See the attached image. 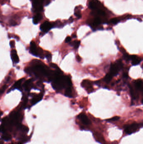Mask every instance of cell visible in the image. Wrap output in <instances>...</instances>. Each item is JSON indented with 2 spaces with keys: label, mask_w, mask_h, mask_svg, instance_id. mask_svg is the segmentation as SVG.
<instances>
[{
  "label": "cell",
  "mask_w": 143,
  "mask_h": 144,
  "mask_svg": "<svg viewBox=\"0 0 143 144\" xmlns=\"http://www.w3.org/2000/svg\"><path fill=\"white\" fill-rule=\"evenodd\" d=\"M63 74H59L53 80L52 84L53 89L59 91L64 88L72 87V83L70 78L66 76H63Z\"/></svg>",
  "instance_id": "1"
},
{
  "label": "cell",
  "mask_w": 143,
  "mask_h": 144,
  "mask_svg": "<svg viewBox=\"0 0 143 144\" xmlns=\"http://www.w3.org/2000/svg\"><path fill=\"white\" fill-rule=\"evenodd\" d=\"M143 127V122L141 123H134L133 124L125 126V131L128 134H131L138 131Z\"/></svg>",
  "instance_id": "2"
},
{
  "label": "cell",
  "mask_w": 143,
  "mask_h": 144,
  "mask_svg": "<svg viewBox=\"0 0 143 144\" xmlns=\"http://www.w3.org/2000/svg\"><path fill=\"white\" fill-rule=\"evenodd\" d=\"M123 63L121 60H118L116 62L111 64L109 73L113 77L117 75L120 71L123 68Z\"/></svg>",
  "instance_id": "3"
},
{
  "label": "cell",
  "mask_w": 143,
  "mask_h": 144,
  "mask_svg": "<svg viewBox=\"0 0 143 144\" xmlns=\"http://www.w3.org/2000/svg\"><path fill=\"white\" fill-rule=\"evenodd\" d=\"M30 53L36 57H39L41 58H44L42 49L41 48H37L35 43L33 41L30 43Z\"/></svg>",
  "instance_id": "4"
},
{
  "label": "cell",
  "mask_w": 143,
  "mask_h": 144,
  "mask_svg": "<svg viewBox=\"0 0 143 144\" xmlns=\"http://www.w3.org/2000/svg\"><path fill=\"white\" fill-rule=\"evenodd\" d=\"M53 28V24L48 21H45L41 25L40 29L44 33H47Z\"/></svg>",
  "instance_id": "5"
},
{
  "label": "cell",
  "mask_w": 143,
  "mask_h": 144,
  "mask_svg": "<svg viewBox=\"0 0 143 144\" xmlns=\"http://www.w3.org/2000/svg\"><path fill=\"white\" fill-rule=\"evenodd\" d=\"M101 5L98 0H91L89 4V7L92 10H97Z\"/></svg>",
  "instance_id": "6"
},
{
  "label": "cell",
  "mask_w": 143,
  "mask_h": 144,
  "mask_svg": "<svg viewBox=\"0 0 143 144\" xmlns=\"http://www.w3.org/2000/svg\"><path fill=\"white\" fill-rule=\"evenodd\" d=\"M81 86L82 87L85 89L88 92H92V83L90 81L88 80H84L82 81L81 83Z\"/></svg>",
  "instance_id": "7"
},
{
  "label": "cell",
  "mask_w": 143,
  "mask_h": 144,
  "mask_svg": "<svg viewBox=\"0 0 143 144\" xmlns=\"http://www.w3.org/2000/svg\"><path fill=\"white\" fill-rule=\"evenodd\" d=\"M78 117L81 120L83 124L85 125H88L91 124L90 120L89 119L86 115L84 113H81L79 115Z\"/></svg>",
  "instance_id": "8"
},
{
  "label": "cell",
  "mask_w": 143,
  "mask_h": 144,
  "mask_svg": "<svg viewBox=\"0 0 143 144\" xmlns=\"http://www.w3.org/2000/svg\"><path fill=\"white\" fill-rule=\"evenodd\" d=\"M42 1L41 0H35V1L33 2V7L36 11H41L42 10V6L41 4V2Z\"/></svg>",
  "instance_id": "9"
},
{
  "label": "cell",
  "mask_w": 143,
  "mask_h": 144,
  "mask_svg": "<svg viewBox=\"0 0 143 144\" xmlns=\"http://www.w3.org/2000/svg\"><path fill=\"white\" fill-rule=\"evenodd\" d=\"M32 82L33 80L32 79L28 80L25 82V83L23 84V87L25 90L29 91L31 89V88H33Z\"/></svg>",
  "instance_id": "10"
},
{
  "label": "cell",
  "mask_w": 143,
  "mask_h": 144,
  "mask_svg": "<svg viewBox=\"0 0 143 144\" xmlns=\"http://www.w3.org/2000/svg\"><path fill=\"white\" fill-rule=\"evenodd\" d=\"M130 60H132V65H137L139 64L141 59L139 57L135 55L130 56Z\"/></svg>",
  "instance_id": "11"
},
{
  "label": "cell",
  "mask_w": 143,
  "mask_h": 144,
  "mask_svg": "<svg viewBox=\"0 0 143 144\" xmlns=\"http://www.w3.org/2000/svg\"><path fill=\"white\" fill-rule=\"evenodd\" d=\"M24 78H22V79H21L18 80V81H17L14 83V84L13 85V87L8 91V93H9L11 90L14 89H20L21 87V84H22L23 81H24Z\"/></svg>",
  "instance_id": "12"
},
{
  "label": "cell",
  "mask_w": 143,
  "mask_h": 144,
  "mask_svg": "<svg viewBox=\"0 0 143 144\" xmlns=\"http://www.w3.org/2000/svg\"><path fill=\"white\" fill-rule=\"evenodd\" d=\"M11 58L13 62L15 63H18L19 59L17 54V51L15 50H12L11 52Z\"/></svg>",
  "instance_id": "13"
},
{
  "label": "cell",
  "mask_w": 143,
  "mask_h": 144,
  "mask_svg": "<svg viewBox=\"0 0 143 144\" xmlns=\"http://www.w3.org/2000/svg\"><path fill=\"white\" fill-rule=\"evenodd\" d=\"M135 85L138 90L141 91L143 92V81L141 80L138 79L136 81Z\"/></svg>",
  "instance_id": "14"
},
{
  "label": "cell",
  "mask_w": 143,
  "mask_h": 144,
  "mask_svg": "<svg viewBox=\"0 0 143 144\" xmlns=\"http://www.w3.org/2000/svg\"><path fill=\"white\" fill-rule=\"evenodd\" d=\"M43 98V94H41L39 95L35 96L34 98H32L31 100V102L32 105H34L37 102H40V100H42Z\"/></svg>",
  "instance_id": "15"
},
{
  "label": "cell",
  "mask_w": 143,
  "mask_h": 144,
  "mask_svg": "<svg viewBox=\"0 0 143 144\" xmlns=\"http://www.w3.org/2000/svg\"><path fill=\"white\" fill-rule=\"evenodd\" d=\"M42 18V15L38 13L35 15V17H33V23L35 24H38L39 22L40 21Z\"/></svg>",
  "instance_id": "16"
},
{
  "label": "cell",
  "mask_w": 143,
  "mask_h": 144,
  "mask_svg": "<svg viewBox=\"0 0 143 144\" xmlns=\"http://www.w3.org/2000/svg\"><path fill=\"white\" fill-rule=\"evenodd\" d=\"M130 93L131 95L132 96V98L134 100H136L139 97L138 94L137 92L134 90V89L131 87H130Z\"/></svg>",
  "instance_id": "17"
},
{
  "label": "cell",
  "mask_w": 143,
  "mask_h": 144,
  "mask_svg": "<svg viewBox=\"0 0 143 144\" xmlns=\"http://www.w3.org/2000/svg\"><path fill=\"white\" fill-rule=\"evenodd\" d=\"M65 95L68 97H72V87H68L67 89H66L65 93Z\"/></svg>",
  "instance_id": "18"
},
{
  "label": "cell",
  "mask_w": 143,
  "mask_h": 144,
  "mask_svg": "<svg viewBox=\"0 0 143 144\" xmlns=\"http://www.w3.org/2000/svg\"><path fill=\"white\" fill-rule=\"evenodd\" d=\"M112 78H113V77L109 73H108L105 76V78H104V81L105 82H106L107 83H108L111 81Z\"/></svg>",
  "instance_id": "19"
},
{
  "label": "cell",
  "mask_w": 143,
  "mask_h": 144,
  "mask_svg": "<svg viewBox=\"0 0 143 144\" xmlns=\"http://www.w3.org/2000/svg\"><path fill=\"white\" fill-rule=\"evenodd\" d=\"M70 44L72 46H73V47L75 48V49H77L78 48H79V46H80V41H74L73 42L71 43Z\"/></svg>",
  "instance_id": "20"
},
{
  "label": "cell",
  "mask_w": 143,
  "mask_h": 144,
  "mask_svg": "<svg viewBox=\"0 0 143 144\" xmlns=\"http://www.w3.org/2000/svg\"><path fill=\"white\" fill-rule=\"evenodd\" d=\"M101 20L98 17H96L94 19L93 22V25L94 26H98L99 24H101Z\"/></svg>",
  "instance_id": "21"
},
{
  "label": "cell",
  "mask_w": 143,
  "mask_h": 144,
  "mask_svg": "<svg viewBox=\"0 0 143 144\" xmlns=\"http://www.w3.org/2000/svg\"><path fill=\"white\" fill-rule=\"evenodd\" d=\"M2 138H3L4 140L7 141L10 140L11 139V135L9 134L5 133L3 134Z\"/></svg>",
  "instance_id": "22"
},
{
  "label": "cell",
  "mask_w": 143,
  "mask_h": 144,
  "mask_svg": "<svg viewBox=\"0 0 143 144\" xmlns=\"http://www.w3.org/2000/svg\"><path fill=\"white\" fill-rule=\"evenodd\" d=\"M76 8H77V9H76V8L75 9V11H74V14L78 18H81V11H80V10L78 9V8H77V7Z\"/></svg>",
  "instance_id": "23"
},
{
  "label": "cell",
  "mask_w": 143,
  "mask_h": 144,
  "mask_svg": "<svg viewBox=\"0 0 143 144\" xmlns=\"http://www.w3.org/2000/svg\"><path fill=\"white\" fill-rule=\"evenodd\" d=\"M97 14L98 15L100 16H105V11L100 9H97Z\"/></svg>",
  "instance_id": "24"
},
{
  "label": "cell",
  "mask_w": 143,
  "mask_h": 144,
  "mask_svg": "<svg viewBox=\"0 0 143 144\" xmlns=\"http://www.w3.org/2000/svg\"><path fill=\"white\" fill-rule=\"evenodd\" d=\"M123 58L126 61H129V60H130V56L128 54L126 53H125V52L123 54Z\"/></svg>",
  "instance_id": "25"
},
{
  "label": "cell",
  "mask_w": 143,
  "mask_h": 144,
  "mask_svg": "<svg viewBox=\"0 0 143 144\" xmlns=\"http://www.w3.org/2000/svg\"><path fill=\"white\" fill-rule=\"evenodd\" d=\"M119 19L117 18H114L111 19L110 20V22H111L112 24H117L118 22H119Z\"/></svg>",
  "instance_id": "26"
},
{
  "label": "cell",
  "mask_w": 143,
  "mask_h": 144,
  "mask_svg": "<svg viewBox=\"0 0 143 144\" xmlns=\"http://www.w3.org/2000/svg\"><path fill=\"white\" fill-rule=\"evenodd\" d=\"M120 117L119 116H115L112 118H110V119H108L107 120H106L108 121H116V120H119V119Z\"/></svg>",
  "instance_id": "27"
},
{
  "label": "cell",
  "mask_w": 143,
  "mask_h": 144,
  "mask_svg": "<svg viewBox=\"0 0 143 144\" xmlns=\"http://www.w3.org/2000/svg\"><path fill=\"white\" fill-rule=\"evenodd\" d=\"M50 66L52 68H53L55 69L56 70H61L59 68L58 66H57V65L55 64H54V63H50Z\"/></svg>",
  "instance_id": "28"
},
{
  "label": "cell",
  "mask_w": 143,
  "mask_h": 144,
  "mask_svg": "<svg viewBox=\"0 0 143 144\" xmlns=\"http://www.w3.org/2000/svg\"><path fill=\"white\" fill-rule=\"evenodd\" d=\"M46 57L47 58V59H48V62H50L52 60V55L50 53L48 52L46 54Z\"/></svg>",
  "instance_id": "29"
},
{
  "label": "cell",
  "mask_w": 143,
  "mask_h": 144,
  "mask_svg": "<svg viewBox=\"0 0 143 144\" xmlns=\"http://www.w3.org/2000/svg\"><path fill=\"white\" fill-rule=\"evenodd\" d=\"M7 86H6V85H4V86L2 87V88L1 89V90H0V94H1L3 93H4V91H5L6 89V88H7Z\"/></svg>",
  "instance_id": "30"
},
{
  "label": "cell",
  "mask_w": 143,
  "mask_h": 144,
  "mask_svg": "<svg viewBox=\"0 0 143 144\" xmlns=\"http://www.w3.org/2000/svg\"><path fill=\"white\" fill-rule=\"evenodd\" d=\"M72 40V38L70 36H68L65 39V42L68 43L70 42V41Z\"/></svg>",
  "instance_id": "31"
},
{
  "label": "cell",
  "mask_w": 143,
  "mask_h": 144,
  "mask_svg": "<svg viewBox=\"0 0 143 144\" xmlns=\"http://www.w3.org/2000/svg\"><path fill=\"white\" fill-rule=\"evenodd\" d=\"M10 45L11 48H13L15 46V42L14 41H11L10 42Z\"/></svg>",
  "instance_id": "32"
},
{
  "label": "cell",
  "mask_w": 143,
  "mask_h": 144,
  "mask_svg": "<svg viewBox=\"0 0 143 144\" xmlns=\"http://www.w3.org/2000/svg\"><path fill=\"white\" fill-rule=\"evenodd\" d=\"M76 60H77L78 62H80L81 61V58L79 56L77 55L76 56Z\"/></svg>",
  "instance_id": "33"
},
{
  "label": "cell",
  "mask_w": 143,
  "mask_h": 144,
  "mask_svg": "<svg viewBox=\"0 0 143 144\" xmlns=\"http://www.w3.org/2000/svg\"><path fill=\"white\" fill-rule=\"evenodd\" d=\"M123 77L124 78H127V77H128V75L126 73H125L123 75Z\"/></svg>",
  "instance_id": "34"
},
{
  "label": "cell",
  "mask_w": 143,
  "mask_h": 144,
  "mask_svg": "<svg viewBox=\"0 0 143 144\" xmlns=\"http://www.w3.org/2000/svg\"><path fill=\"white\" fill-rule=\"evenodd\" d=\"M10 77H9L7 78V80H6V82H8V81H9V80H10Z\"/></svg>",
  "instance_id": "35"
},
{
  "label": "cell",
  "mask_w": 143,
  "mask_h": 144,
  "mask_svg": "<svg viewBox=\"0 0 143 144\" xmlns=\"http://www.w3.org/2000/svg\"><path fill=\"white\" fill-rule=\"evenodd\" d=\"M142 104H143V99L142 100Z\"/></svg>",
  "instance_id": "36"
},
{
  "label": "cell",
  "mask_w": 143,
  "mask_h": 144,
  "mask_svg": "<svg viewBox=\"0 0 143 144\" xmlns=\"http://www.w3.org/2000/svg\"><path fill=\"white\" fill-rule=\"evenodd\" d=\"M142 68H143V65H142Z\"/></svg>",
  "instance_id": "37"
},
{
  "label": "cell",
  "mask_w": 143,
  "mask_h": 144,
  "mask_svg": "<svg viewBox=\"0 0 143 144\" xmlns=\"http://www.w3.org/2000/svg\"><path fill=\"white\" fill-rule=\"evenodd\" d=\"M13 144V143H12V144Z\"/></svg>",
  "instance_id": "38"
},
{
  "label": "cell",
  "mask_w": 143,
  "mask_h": 144,
  "mask_svg": "<svg viewBox=\"0 0 143 144\" xmlns=\"http://www.w3.org/2000/svg\"></svg>",
  "instance_id": "39"
}]
</instances>
